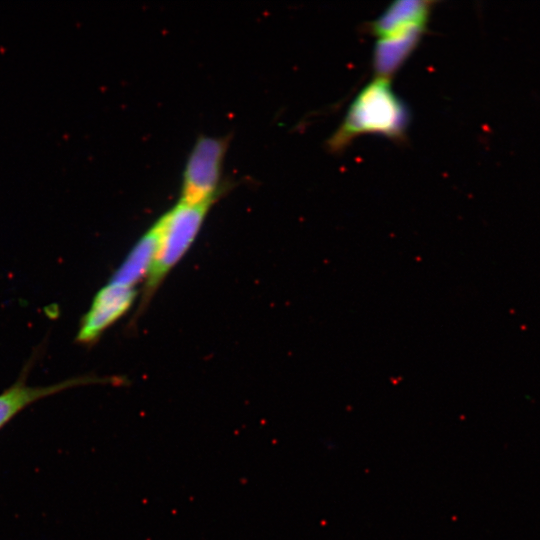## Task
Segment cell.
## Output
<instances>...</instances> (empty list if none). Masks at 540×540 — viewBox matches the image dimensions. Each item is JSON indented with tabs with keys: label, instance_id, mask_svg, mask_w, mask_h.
<instances>
[{
	"label": "cell",
	"instance_id": "52a82bcc",
	"mask_svg": "<svg viewBox=\"0 0 540 540\" xmlns=\"http://www.w3.org/2000/svg\"><path fill=\"white\" fill-rule=\"evenodd\" d=\"M91 378H73L49 386H28L23 378L0 393V428L31 403L65 389L94 382Z\"/></svg>",
	"mask_w": 540,
	"mask_h": 540
},
{
	"label": "cell",
	"instance_id": "277c9868",
	"mask_svg": "<svg viewBox=\"0 0 540 540\" xmlns=\"http://www.w3.org/2000/svg\"><path fill=\"white\" fill-rule=\"evenodd\" d=\"M136 296L135 288L108 282L96 293L88 311L82 317L76 335L77 342L94 343L132 307Z\"/></svg>",
	"mask_w": 540,
	"mask_h": 540
},
{
	"label": "cell",
	"instance_id": "7a4b0ae2",
	"mask_svg": "<svg viewBox=\"0 0 540 540\" xmlns=\"http://www.w3.org/2000/svg\"><path fill=\"white\" fill-rule=\"evenodd\" d=\"M212 203L192 204L180 200L162 215L154 226L157 247L144 285L141 307L147 304L167 274L195 241Z\"/></svg>",
	"mask_w": 540,
	"mask_h": 540
},
{
	"label": "cell",
	"instance_id": "ba28073f",
	"mask_svg": "<svg viewBox=\"0 0 540 540\" xmlns=\"http://www.w3.org/2000/svg\"><path fill=\"white\" fill-rule=\"evenodd\" d=\"M156 247L157 230L153 225L136 242L109 282L135 288L137 283L146 280L152 268Z\"/></svg>",
	"mask_w": 540,
	"mask_h": 540
},
{
	"label": "cell",
	"instance_id": "3957f363",
	"mask_svg": "<svg viewBox=\"0 0 540 540\" xmlns=\"http://www.w3.org/2000/svg\"><path fill=\"white\" fill-rule=\"evenodd\" d=\"M228 142L222 137L200 136L185 164L181 200L192 203H213L221 181Z\"/></svg>",
	"mask_w": 540,
	"mask_h": 540
},
{
	"label": "cell",
	"instance_id": "5b68a950",
	"mask_svg": "<svg viewBox=\"0 0 540 540\" xmlns=\"http://www.w3.org/2000/svg\"><path fill=\"white\" fill-rule=\"evenodd\" d=\"M426 27H413L377 38L372 65L376 77L390 80L420 42Z\"/></svg>",
	"mask_w": 540,
	"mask_h": 540
},
{
	"label": "cell",
	"instance_id": "8992f818",
	"mask_svg": "<svg viewBox=\"0 0 540 540\" xmlns=\"http://www.w3.org/2000/svg\"><path fill=\"white\" fill-rule=\"evenodd\" d=\"M432 5V1L425 0L396 1L369 23L367 30L381 38L413 27H426Z\"/></svg>",
	"mask_w": 540,
	"mask_h": 540
},
{
	"label": "cell",
	"instance_id": "6da1fadb",
	"mask_svg": "<svg viewBox=\"0 0 540 540\" xmlns=\"http://www.w3.org/2000/svg\"><path fill=\"white\" fill-rule=\"evenodd\" d=\"M409 122L408 108L394 93L390 81L376 77L355 97L327 146L329 151L337 153L356 137L367 133L402 142L406 139Z\"/></svg>",
	"mask_w": 540,
	"mask_h": 540
}]
</instances>
